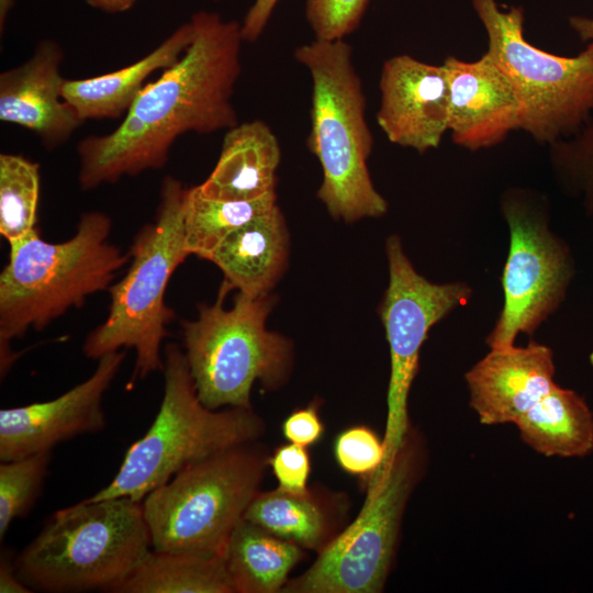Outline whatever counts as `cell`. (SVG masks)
Returning a JSON list of instances; mask_svg holds the SVG:
<instances>
[{"label":"cell","mask_w":593,"mask_h":593,"mask_svg":"<svg viewBox=\"0 0 593 593\" xmlns=\"http://www.w3.org/2000/svg\"><path fill=\"white\" fill-rule=\"evenodd\" d=\"M187 190L170 176L164 178L155 223L142 227L131 247L125 276L108 288L109 313L82 346L87 358L133 348L135 365L128 387L163 370L160 349L174 320L165 292L176 268L189 256L184 236Z\"/></svg>","instance_id":"cell-5"},{"label":"cell","mask_w":593,"mask_h":593,"mask_svg":"<svg viewBox=\"0 0 593 593\" xmlns=\"http://www.w3.org/2000/svg\"><path fill=\"white\" fill-rule=\"evenodd\" d=\"M369 0H306L305 15L315 38H344L359 25Z\"/></svg>","instance_id":"cell-29"},{"label":"cell","mask_w":593,"mask_h":593,"mask_svg":"<svg viewBox=\"0 0 593 593\" xmlns=\"http://www.w3.org/2000/svg\"><path fill=\"white\" fill-rule=\"evenodd\" d=\"M590 362H591V365L593 366V351H592V354L590 355Z\"/></svg>","instance_id":"cell-38"},{"label":"cell","mask_w":593,"mask_h":593,"mask_svg":"<svg viewBox=\"0 0 593 593\" xmlns=\"http://www.w3.org/2000/svg\"><path fill=\"white\" fill-rule=\"evenodd\" d=\"M164 395L145 435L126 451L111 482L91 500L144 497L187 466L259 438L261 418L253 409L212 410L199 399L184 353L164 349Z\"/></svg>","instance_id":"cell-6"},{"label":"cell","mask_w":593,"mask_h":593,"mask_svg":"<svg viewBox=\"0 0 593 593\" xmlns=\"http://www.w3.org/2000/svg\"><path fill=\"white\" fill-rule=\"evenodd\" d=\"M112 221L99 211L81 215L75 235L49 243L35 227L9 243V261L0 275L1 368L13 355L8 344L29 328L41 331L86 299L108 290L131 254L111 244Z\"/></svg>","instance_id":"cell-2"},{"label":"cell","mask_w":593,"mask_h":593,"mask_svg":"<svg viewBox=\"0 0 593 593\" xmlns=\"http://www.w3.org/2000/svg\"><path fill=\"white\" fill-rule=\"evenodd\" d=\"M443 65L449 81L448 131L455 144L469 150L489 148L521 130L515 90L486 53L473 61L448 56Z\"/></svg>","instance_id":"cell-15"},{"label":"cell","mask_w":593,"mask_h":593,"mask_svg":"<svg viewBox=\"0 0 593 593\" xmlns=\"http://www.w3.org/2000/svg\"><path fill=\"white\" fill-rule=\"evenodd\" d=\"M488 35L485 52L511 81L521 104V130L551 145L593 118V44L559 56L530 44L521 7L502 10L495 0H471Z\"/></svg>","instance_id":"cell-8"},{"label":"cell","mask_w":593,"mask_h":593,"mask_svg":"<svg viewBox=\"0 0 593 593\" xmlns=\"http://www.w3.org/2000/svg\"><path fill=\"white\" fill-rule=\"evenodd\" d=\"M40 164L21 155H0V234L9 243L36 226Z\"/></svg>","instance_id":"cell-26"},{"label":"cell","mask_w":593,"mask_h":593,"mask_svg":"<svg viewBox=\"0 0 593 593\" xmlns=\"http://www.w3.org/2000/svg\"><path fill=\"white\" fill-rule=\"evenodd\" d=\"M282 433L290 443L306 447L322 437L324 426L317 411L311 405L291 413L282 424Z\"/></svg>","instance_id":"cell-32"},{"label":"cell","mask_w":593,"mask_h":593,"mask_svg":"<svg viewBox=\"0 0 593 593\" xmlns=\"http://www.w3.org/2000/svg\"><path fill=\"white\" fill-rule=\"evenodd\" d=\"M268 463L279 483V489L296 495L309 494L311 462L305 447L293 443L280 446L268 459Z\"/></svg>","instance_id":"cell-31"},{"label":"cell","mask_w":593,"mask_h":593,"mask_svg":"<svg viewBox=\"0 0 593 593\" xmlns=\"http://www.w3.org/2000/svg\"><path fill=\"white\" fill-rule=\"evenodd\" d=\"M150 549L142 502L88 497L56 511L13 562L32 591L111 593Z\"/></svg>","instance_id":"cell-3"},{"label":"cell","mask_w":593,"mask_h":593,"mask_svg":"<svg viewBox=\"0 0 593 593\" xmlns=\"http://www.w3.org/2000/svg\"><path fill=\"white\" fill-rule=\"evenodd\" d=\"M421 446L412 429L393 461L369 479L356 519L283 593H378L387 581L403 513L421 470Z\"/></svg>","instance_id":"cell-10"},{"label":"cell","mask_w":593,"mask_h":593,"mask_svg":"<svg viewBox=\"0 0 593 593\" xmlns=\"http://www.w3.org/2000/svg\"><path fill=\"white\" fill-rule=\"evenodd\" d=\"M14 0H0V30L3 32L8 13L13 7Z\"/></svg>","instance_id":"cell-37"},{"label":"cell","mask_w":593,"mask_h":593,"mask_svg":"<svg viewBox=\"0 0 593 593\" xmlns=\"http://www.w3.org/2000/svg\"><path fill=\"white\" fill-rule=\"evenodd\" d=\"M190 20L193 38L179 60L143 88L114 131L78 143L82 190L164 167L184 133L238 124L232 98L242 72L240 24L206 11Z\"/></svg>","instance_id":"cell-1"},{"label":"cell","mask_w":593,"mask_h":593,"mask_svg":"<svg viewBox=\"0 0 593 593\" xmlns=\"http://www.w3.org/2000/svg\"><path fill=\"white\" fill-rule=\"evenodd\" d=\"M515 425L523 441L546 457H583L593 450V413L579 394L557 384Z\"/></svg>","instance_id":"cell-21"},{"label":"cell","mask_w":593,"mask_h":593,"mask_svg":"<svg viewBox=\"0 0 593 593\" xmlns=\"http://www.w3.org/2000/svg\"><path fill=\"white\" fill-rule=\"evenodd\" d=\"M551 348L530 342L493 348L465 374L470 405L484 425L514 423L555 385Z\"/></svg>","instance_id":"cell-16"},{"label":"cell","mask_w":593,"mask_h":593,"mask_svg":"<svg viewBox=\"0 0 593 593\" xmlns=\"http://www.w3.org/2000/svg\"><path fill=\"white\" fill-rule=\"evenodd\" d=\"M13 558L8 550L0 556V592L1 593H31L33 592L19 578Z\"/></svg>","instance_id":"cell-34"},{"label":"cell","mask_w":593,"mask_h":593,"mask_svg":"<svg viewBox=\"0 0 593 593\" xmlns=\"http://www.w3.org/2000/svg\"><path fill=\"white\" fill-rule=\"evenodd\" d=\"M90 7L107 13H121L130 10L136 0H85Z\"/></svg>","instance_id":"cell-35"},{"label":"cell","mask_w":593,"mask_h":593,"mask_svg":"<svg viewBox=\"0 0 593 593\" xmlns=\"http://www.w3.org/2000/svg\"><path fill=\"white\" fill-rule=\"evenodd\" d=\"M569 23L582 42L593 44V19L573 15Z\"/></svg>","instance_id":"cell-36"},{"label":"cell","mask_w":593,"mask_h":593,"mask_svg":"<svg viewBox=\"0 0 593 593\" xmlns=\"http://www.w3.org/2000/svg\"><path fill=\"white\" fill-rule=\"evenodd\" d=\"M244 519L268 533L307 549L321 546L325 519L316 503L279 488L258 492L247 507Z\"/></svg>","instance_id":"cell-25"},{"label":"cell","mask_w":593,"mask_h":593,"mask_svg":"<svg viewBox=\"0 0 593 593\" xmlns=\"http://www.w3.org/2000/svg\"><path fill=\"white\" fill-rule=\"evenodd\" d=\"M277 194L254 200L230 201L204 197L198 186L187 190L184 206L186 248L189 255L209 259L231 233L271 211Z\"/></svg>","instance_id":"cell-24"},{"label":"cell","mask_w":593,"mask_h":593,"mask_svg":"<svg viewBox=\"0 0 593 593\" xmlns=\"http://www.w3.org/2000/svg\"><path fill=\"white\" fill-rule=\"evenodd\" d=\"M288 234L276 205L227 235L208 260L215 264L231 289L259 298L267 295L286 264Z\"/></svg>","instance_id":"cell-20"},{"label":"cell","mask_w":593,"mask_h":593,"mask_svg":"<svg viewBox=\"0 0 593 593\" xmlns=\"http://www.w3.org/2000/svg\"><path fill=\"white\" fill-rule=\"evenodd\" d=\"M230 290L223 280L217 300L200 304L197 320L182 322L184 356L198 396L212 410L251 409L255 381L277 385L289 361L287 340L265 326L271 300L238 292L227 310L223 301Z\"/></svg>","instance_id":"cell-9"},{"label":"cell","mask_w":593,"mask_h":593,"mask_svg":"<svg viewBox=\"0 0 593 593\" xmlns=\"http://www.w3.org/2000/svg\"><path fill=\"white\" fill-rule=\"evenodd\" d=\"M63 58L55 41L43 40L24 63L0 74V120L32 131L47 149L64 144L82 123L61 97Z\"/></svg>","instance_id":"cell-17"},{"label":"cell","mask_w":593,"mask_h":593,"mask_svg":"<svg viewBox=\"0 0 593 593\" xmlns=\"http://www.w3.org/2000/svg\"><path fill=\"white\" fill-rule=\"evenodd\" d=\"M510 231V249L502 273L503 306L485 343L514 346L519 334L532 335L561 305L574 273L569 247L549 227L544 197L513 188L501 198Z\"/></svg>","instance_id":"cell-11"},{"label":"cell","mask_w":593,"mask_h":593,"mask_svg":"<svg viewBox=\"0 0 593 593\" xmlns=\"http://www.w3.org/2000/svg\"><path fill=\"white\" fill-rule=\"evenodd\" d=\"M377 122L387 138L421 154L439 147L449 122V81L444 65L410 55L382 66Z\"/></svg>","instance_id":"cell-14"},{"label":"cell","mask_w":593,"mask_h":593,"mask_svg":"<svg viewBox=\"0 0 593 593\" xmlns=\"http://www.w3.org/2000/svg\"><path fill=\"white\" fill-rule=\"evenodd\" d=\"M351 54L344 38H315L294 51L312 78L309 147L323 170L317 195L334 217L347 222L379 217L388 210L367 166L373 139Z\"/></svg>","instance_id":"cell-4"},{"label":"cell","mask_w":593,"mask_h":593,"mask_svg":"<svg viewBox=\"0 0 593 593\" xmlns=\"http://www.w3.org/2000/svg\"><path fill=\"white\" fill-rule=\"evenodd\" d=\"M279 161L278 139L265 122L237 124L226 131L219 160L198 188L206 198L230 201L276 193Z\"/></svg>","instance_id":"cell-18"},{"label":"cell","mask_w":593,"mask_h":593,"mask_svg":"<svg viewBox=\"0 0 593 593\" xmlns=\"http://www.w3.org/2000/svg\"><path fill=\"white\" fill-rule=\"evenodd\" d=\"M268 458L253 441L193 462L142 501L152 548L221 556L259 492Z\"/></svg>","instance_id":"cell-7"},{"label":"cell","mask_w":593,"mask_h":593,"mask_svg":"<svg viewBox=\"0 0 593 593\" xmlns=\"http://www.w3.org/2000/svg\"><path fill=\"white\" fill-rule=\"evenodd\" d=\"M549 159L560 187L593 212V118L571 136L549 145Z\"/></svg>","instance_id":"cell-28"},{"label":"cell","mask_w":593,"mask_h":593,"mask_svg":"<svg viewBox=\"0 0 593 593\" xmlns=\"http://www.w3.org/2000/svg\"><path fill=\"white\" fill-rule=\"evenodd\" d=\"M302 556L301 547L242 519L223 557L234 593L281 592Z\"/></svg>","instance_id":"cell-22"},{"label":"cell","mask_w":593,"mask_h":593,"mask_svg":"<svg viewBox=\"0 0 593 593\" xmlns=\"http://www.w3.org/2000/svg\"><path fill=\"white\" fill-rule=\"evenodd\" d=\"M335 458L346 472L371 477L384 459L383 440L368 427L356 426L340 433L335 441Z\"/></svg>","instance_id":"cell-30"},{"label":"cell","mask_w":593,"mask_h":593,"mask_svg":"<svg viewBox=\"0 0 593 593\" xmlns=\"http://www.w3.org/2000/svg\"><path fill=\"white\" fill-rule=\"evenodd\" d=\"M385 253L389 286L380 305V317L390 347L391 371L384 459L372 475L389 467L411 428L407 400L418 370L421 348L430 328L455 309L465 305L472 295V289L466 282L434 283L419 275L396 235L388 237Z\"/></svg>","instance_id":"cell-12"},{"label":"cell","mask_w":593,"mask_h":593,"mask_svg":"<svg viewBox=\"0 0 593 593\" xmlns=\"http://www.w3.org/2000/svg\"><path fill=\"white\" fill-rule=\"evenodd\" d=\"M193 34L190 20L150 53L124 68L87 79H64L61 97L82 122L120 118L126 114L150 74L165 70L179 60Z\"/></svg>","instance_id":"cell-19"},{"label":"cell","mask_w":593,"mask_h":593,"mask_svg":"<svg viewBox=\"0 0 593 593\" xmlns=\"http://www.w3.org/2000/svg\"><path fill=\"white\" fill-rule=\"evenodd\" d=\"M279 0H256L240 24L242 37L255 42L262 33L273 8Z\"/></svg>","instance_id":"cell-33"},{"label":"cell","mask_w":593,"mask_h":593,"mask_svg":"<svg viewBox=\"0 0 593 593\" xmlns=\"http://www.w3.org/2000/svg\"><path fill=\"white\" fill-rule=\"evenodd\" d=\"M52 454L1 461L0 465V539L12 522L24 518L36 503L48 475Z\"/></svg>","instance_id":"cell-27"},{"label":"cell","mask_w":593,"mask_h":593,"mask_svg":"<svg viewBox=\"0 0 593 593\" xmlns=\"http://www.w3.org/2000/svg\"><path fill=\"white\" fill-rule=\"evenodd\" d=\"M124 357V350L102 356L87 380L54 400L2 409L0 460L49 452L76 436L102 432L107 423L103 398Z\"/></svg>","instance_id":"cell-13"},{"label":"cell","mask_w":593,"mask_h":593,"mask_svg":"<svg viewBox=\"0 0 593 593\" xmlns=\"http://www.w3.org/2000/svg\"><path fill=\"white\" fill-rule=\"evenodd\" d=\"M111 593H234L224 557L150 549Z\"/></svg>","instance_id":"cell-23"}]
</instances>
